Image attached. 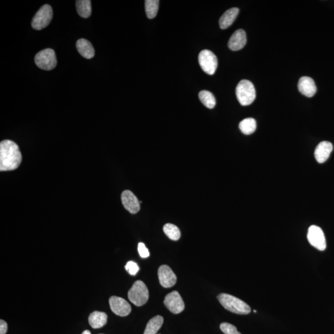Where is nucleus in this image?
Segmentation results:
<instances>
[{"label": "nucleus", "mask_w": 334, "mask_h": 334, "mask_svg": "<svg viewBox=\"0 0 334 334\" xmlns=\"http://www.w3.org/2000/svg\"><path fill=\"white\" fill-rule=\"evenodd\" d=\"M108 316L106 313L94 311L89 316V325L92 328L99 329L104 327L107 323Z\"/></svg>", "instance_id": "18"}, {"label": "nucleus", "mask_w": 334, "mask_h": 334, "mask_svg": "<svg viewBox=\"0 0 334 334\" xmlns=\"http://www.w3.org/2000/svg\"><path fill=\"white\" fill-rule=\"evenodd\" d=\"M125 269L128 271L130 275H135L139 271V267L136 263L133 262V261H129L125 266Z\"/></svg>", "instance_id": "26"}, {"label": "nucleus", "mask_w": 334, "mask_h": 334, "mask_svg": "<svg viewBox=\"0 0 334 334\" xmlns=\"http://www.w3.org/2000/svg\"><path fill=\"white\" fill-rule=\"evenodd\" d=\"M158 276H159L160 285L163 287L170 288L177 283V275L171 269L169 266L167 265L160 266L158 270Z\"/></svg>", "instance_id": "11"}, {"label": "nucleus", "mask_w": 334, "mask_h": 334, "mask_svg": "<svg viewBox=\"0 0 334 334\" xmlns=\"http://www.w3.org/2000/svg\"><path fill=\"white\" fill-rule=\"evenodd\" d=\"M159 0H146L145 1V13L149 19H154L159 10Z\"/></svg>", "instance_id": "23"}, {"label": "nucleus", "mask_w": 334, "mask_h": 334, "mask_svg": "<svg viewBox=\"0 0 334 334\" xmlns=\"http://www.w3.org/2000/svg\"><path fill=\"white\" fill-rule=\"evenodd\" d=\"M299 91L307 97H312L317 91L315 81L308 76L301 77L298 84Z\"/></svg>", "instance_id": "13"}, {"label": "nucleus", "mask_w": 334, "mask_h": 334, "mask_svg": "<svg viewBox=\"0 0 334 334\" xmlns=\"http://www.w3.org/2000/svg\"><path fill=\"white\" fill-rule=\"evenodd\" d=\"M254 313H256V310H254Z\"/></svg>", "instance_id": "30"}, {"label": "nucleus", "mask_w": 334, "mask_h": 334, "mask_svg": "<svg viewBox=\"0 0 334 334\" xmlns=\"http://www.w3.org/2000/svg\"><path fill=\"white\" fill-rule=\"evenodd\" d=\"M236 95L241 105L248 106L252 104L256 99L255 86L248 80H242L236 87Z\"/></svg>", "instance_id": "3"}, {"label": "nucleus", "mask_w": 334, "mask_h": 334, "mask_svg": "<svg viewBox=\"0 0 334 334\" xmlns=\"http://www.w3.org/2000/svg\"><path fill=\"white\" fill-rule=\"evenodd\" d=\"M22 162V154L18 145L11 140L0 143V171L17 169Z\"/></svg>", "instance_id": "1"}, {"label": "nucleus", "mask_w": 334, "mask_h": 334, "mask_svg": "<svg viewBox=\"0 0 334 334\" xmlns=\"http://www.w3.org/2000/svg\"><path fill=\"white\" fill-rule=\"evenodd\" d=\"M165 235L167 236L170 239L173 241H177L180 239L181 233L179 228L177 226L172 224V223H167L163 228Z\"/></svg>", "instance_id": "24"}, {"label": "nucleus", "mask_w": 334, "mask_h": 334, "mask_svg": "<svg viewBox=\"0 0 334 334\" xmlns=\"http://www.w3.org/2000/svg\"><path fill=\"white\" fill-rule=\"evenodd\" d=\"M257 128L256 120L253 118H248L240 123L239 128L243 134L250 135L255 132Z\"/></svg>", "instance_id": "21"}, {"label": "nucleus", "mask_w": 334, "mask_h": 334, "mask_svg": "<svg viewBox=\"0 0 334 334\" xmlns=\"http://www.w3.org/2000/svg\"><path fill=\"white\" fill-rule=\"evenodd\" d=\"M307 238L311 245L320 251L326 249V240L325 233L320 227L311 225L308 228Z\"/></svg>", "instance_id": "8"}, {"label": "nucleus", "mask_w": 334, "mask_h": 334, "mask_svg": "<svg viewBox=\"0 0 334 334\" xmlns=\"http://www.w3.org/2000/svg\"><path fill=\"white\" fill-rule=\"evenodd\" d=\"M128 296L134 305L141 306L145 305L149 299V290L144 282L137 280L131 288Z\"/></svg>", "instance_id": "4"}, {"label": "nucleus", "mask_w": 334, "mask_h": 334, "mask_svg": "<svg viewBox=\"0 0 334 334\" xmlns=\"http://www.w3.org/2000/svg\"><path fill=\"white\" fill-rule=\"evenodd\" d=\"M218 300L226 310L238 315H248L251 313L250 306L240 299L227 293L217 296Z\"/></svg>", "instance_id": "2"}, {"label": "nucleus", "mask_w": 334, "mask_h": 334, "mask_svg": "<svg viewBox=\"0 0 334 334\" xmlns=\"http://www.w3.org/2000/svg\"><path fill=\"white\" fill-rule=\"evenodd\" d=\"M35 63L39 68L50 71L57 65L56 55L54 50L46 49L39 52L35 57Z\"/></svg>", "instance_id": "5"}, {"label": "nucleus", "mask_w": 334, "mask_h": 334, "mask_svg": "<svg viewBox=\"0 0 334 334\" xmlns=\"http://www.w3.org/2000/svg\"><path fill=\"white\" fill-rule=\"evenodd\" d=\"M221 331L225 334H242L238 332L235 326L227 323H223L220 326Z\"/></svg>", "instance_id": "25"}, {"label": "nucleus", "mask_w": 334, "mask_h": 334, "mask_svg": "<svg viewBox=\"0 0 334 334\" xmlns=\"http://www.w3.org/2000/svg\"><path fill=\"white\" fill-rule=\"evenodd\" d=\"M53 18L52 7L45 4L37 12L32 21L33 29L40 31L49 26Z\"/></svg>", "instance_id": "6"}, {"label": "nucleus", "mask_w": 334, "mask_h": 334, "mask_svg": "<svg viewBox=\"0 0 334 334\" xmlns=\"http://www.w3.org/2000/svg\"><path fill=\"white\" fill-rule=\"evenodd\" d=\"M77 13L83 18H88L92 13L91 1L90 0H77L76 1Z\"/></svg>", "instance_id": "20"}, {"label": "nucleus", "mask_w": 334, "mask_h": 334, "mask_svg": "<svg viewBox=\"0 0 334 334\" xmlns=\"http://www.w3.org/2000/svg\"><path fill=\"white\" fill-rule=\"evenodd\" d=\"M247 41V34L244 30L238 29L231 36L228 46L233 51H238L245 46Z\"/></svg>", "instance_id": "14"}, {"label": "nucleus", "mask_w": 334, "mask_h": 334, "mask_svg": "<svg viewBox=\"0 0 334 334\" xmlns=\"http://www.w3.org/2000/svg\"><path fill=\"white\" fill-rule=\"evenodd\" d=\"M198 61L205 73L209 75L215 73L217 68L218 61L217 57L213 52L208 50H202L198 57Z\"/></svg>", "instance_id": "7"}, {"label": "nucleus", "mask_w": 334, "mask_h": 334, "mask_svg": "<svg viewBox=\"0 0 334 334\" xmlns=\"http://www.w3.org/2000/svg\"><path fill=\"white\" fill-rule=\"evenodd\" d=\"M82 334H91V333H90L89 331L85 330L82 333Z\"/></svg>", "instance_id": "29"}, {"label": "nucleus", "mask_w": 334, "mask_h": 334, "mask_svg": "<svg viewBox=\"0 0 334 334\" xmlns=\"http://www.w3.org/2000/svg\"><path fill=\"white\" fill-rule=\"evenodd\" d=\"M238 13L239 9L237 7H232L225 11L219 19L220 28L222 29L228 28L235 21Z\"/></svg>", "instance_id": "16"}, {"label": "nucleus", "mask_w": 334, "mask_h": 334, "mask_svg": "<svg viewBox=\"0 0 334 334\" xmlns=\"http://www.w3.org/2000/svg\"><path fill=\"white\" fill-rule=\"evenodd\" d=\"M199 98L202 104L208 109H212L215 107L216 100L212 93L207 90H202L200 92Z\"/></svg>", "instance_id": "22"}, {"label": "nucleus", "mask_w": 334, "mask_h": 334, "mask_svg": "<svg viewBox=\"0 0 334 334\" xmlns=\"http://www.w3.org/2000/svg\"><path fill=\"white\" fill-rule=\"evenodd\" d=\"M7 331V323L3 320H0V334H6Z\"/></svg>", "instance_id": "28"}, {"label": "nucleus", "mask_w": 334, "mask_h": 334, "mask_svg": "<svg viewBox=\"0 0 334 334\" xmlns=\"http://www.w3.org/2000/svg\"><path fill=\"white\" fill-rule=\"evenodd\" d=\"M77 50L82 57L91 59L95 55V50L91 43L84 39H79L76 42Z\"/></svg>", "instance_id": "17"}, {"label": "nucleus", "mask_w": 334, "mask_h": 334, "mask_svg": "<svg viewBox=\"0 0 334 334\" xmlns=\"http://www.w3.org/2000/svg\"><path fill=\"white\" fill-rule=\"evenodd\" d=\"M333 150L332 143L329 141H323L320 143L316 147L315 151V157L318 163L323 164L330 157L331 152Z\"/></svg>", "instance_id": "15"}, {"label": "nucleus", "mask_w": 334, "mask_h": 334, "mask_svg": "<svg viewBox=\"0 0 334 334\" xmlns=\"http://www.w3.org/2000/svg\"><path fill=\"white\" fill-rule=\"evenodd\" d=\"M122 201L125 209L131 213L135 214L140 210V201L129 190H125L122 194Z\"/></svg>", "instance_id": "12"}, {"label": "nucleus", "mask_w": 334, "mask_h": 334, "mask_svg": "<svg viewBox=\"0 0 334 334\" xmlns=\"http://www.w3.org/2000/svg\"><path fill=\"white\" fill-rule=\"evenodd\" d=\"M138 252H139L140 257L146 258L150 255L149 250L147 249L145 245L143 243H139L137 247Z\"/></svg>", "instance_id": "27"}, {"label": "nucleus", "mask_w": 334, "mask_h": 334, "mask_svg": "<svg viewBox=\"0 0 334 334\" xmlns=\"http://www.w3.org/2000/svg\"><path fill=\"white\" fill-rule=\"evenodd\" d=\"M110 309L115 315L118 316H127L132 311V307L125 299L119 296H113L109 300Z\"/></svg>", "instance_id": "10"}, {"label": "nucleus", "mask_w": 334, "mask_h": 334, "mask_svg": "<svg viewBox=\"0 0 334 334\" xmlns=\"http://www.w3.org/2000/svg\"><path fill=\"white\" fill-rule=\"evenodd\" d=\"M164 304L168 310L173 314H179L185 310L184 301L177 291H173L165 296Z\"/></svg>", "instance_id": "9"}, {"label": "nucleus", "mask_w": 334, "mask_h": 334, "mask_svg": "<svg viewBox=\"0 0 334 334\" xmlns=\"http://www.w3.org/2000/svg\"><path fill=\"white\" fill-rule=\"evenodd\" d=\"M164 318L161 316H156L148 322L144 334H157L162 328Z\"/></svg>", "instance_id": "19"}]
</instances>
